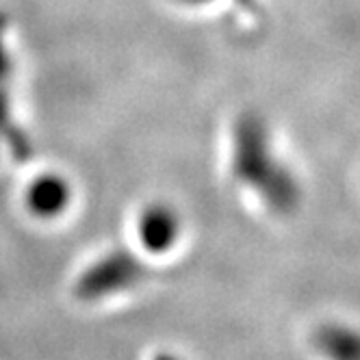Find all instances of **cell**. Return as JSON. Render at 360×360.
<instances>
[{
	"label": "cell",
	"instance_id": "obj_5",
	"mask_svg": "<svg viewBox=\"0 0 360 360\" xmlns=\"http://www.w3.org/2000/svg\"><path fill=\"white\" fill-rule=\"evenodd\" d=\"M313 347L326 360H360V337L343 321H323L313 330Z\"/></svg>",
	"mask_w": 360,
	"mask_h": 360
},
{
	"label": "cell",
	"instance_id": "obj_2",
	"mask_svg": "<svg viewBox=\"0 0 360 360\" xmlns=\"http://www.w3.org/2000/svg\"><path fill=\"white\" fill-rule=\"evenodd\" d=\"M148 274L150 269L139 254L128 248H113L76 276L72 293L85 304L107 302L143 285Z\"/></svg>",
	"mask_w": 360,
	"mask_h": 360
},
{
	"label": "cell",
	"instance_id": "obj_7",
	"mask_svg": "<svg viewBox=\"0 0 360 360\" xmlns=\"http://www.w3.org/2000/svg\"><path fill=\"white\" fill-rule=\"evenodd\" d=\"M183 3H189V5H200V3H211V0H183ZM239 5L250 9V11H259V3L256 0H239Z\"/></svg>",
	"mask_w": 360,
	"mask_h": 360
},
{
	"label": "cell",
	"instance_id": "obj_6",
	"mask_svg": "<svg viewBox=\"0 0 360 360\" xmlns=\"http://www.w3.org/2000/svg\"><path fill=\"white\" fill-rule=\"evenodd\" d=\"M3 29H5V22L0 20V79L7 76V68H9V59L5 53V41H3Z\"/></svg>",
	"mask_w": 360,
	"mask_h": 360
},
{
	"label": "cell",
	"instance_id": "obj_1",
	"mask_svg": "<svg viewBox=\"0 0 360 360\" xmlns=\"http://www.w3.org/2000/svg\"><path fill=\"white\" fill-rule=\"evenodd\" d=\"M230 167L235 180L256 193L269 211L289 215L297 209L300 185L293 172L274 154L267 128L259 117L245 115L235 126Z\"/></svg>",
	"mask_w": 360,
	"mask_h": 360
},
{
	"label": "cell",
	"instance_id": "obj_8",
	"mask_svg": "<svg viewBox=\"0 0 360 360\" xmlns=\"http://www.w3.org/2000/svg\"><path fill=\"white\" fill-rule=\"evenodd\" d=\"M150 360H187V358H183V356L176 354V352H169V349H159Z\"/></svg>",
	"mask_w": 360,
	"mask_h": 360
},
{
	"label": "cell",
	"instance_id": "obj_3",
	"mask_svg": "<svg viewBox=\"0 0 360 360\" xmlns=\"http://www.w3.org/2000/svg\"><path fill=\"white\" fill-rule=\"evenodd\" d=\"M183 237V219L167 202H150L137 217V243L150 256L169 254Z\"/></svg>",
	"mask_w": 360,
	"mask_h": 360
},
{
	"label": "cell",
	"instance_id": "obj_4",
	"mask_svg": "<svg viewBox=\"0 0 360 360\" xmlns=\"http://www.w3.org/2000/svg\"><path fill=\"white\" fill-rule=\"evenodd\" d=\"M72 185L70 180L57 172H44L37 174L24 191V207L29 215L53 221L65 215V211L72 204Z\"/></svg>",
	"mask_w": 360,
	"mask_h": 360
}]
</instances>
